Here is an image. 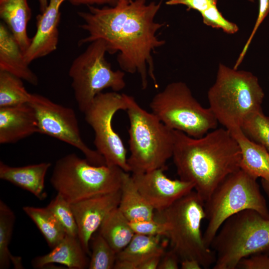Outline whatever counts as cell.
<instances>
[{
	"instance_id": "4fadbf2b",
	"label": "cell",
	"mask_w": 269,
	"mask_h": 269,
	"mask_svg": "<svg viewBox=\"0 0 269 269\" xmlns=\"http://www.w3.org/2000/svg\"><path fill=\"white\" fill-rule=\"evenodd\" d=\"M166 169L160 168L132 175L139 191L155 212L165 210L194 190L191 182L168 178L164 173Z\"/></svg>"
},
{
	"instance_id": "9a60e30c",
	"label": "cell",
	"mask_w": 269,
	"mask_h": 269,
	"mask_svg": "<svg viewBox=\"0 0 269 269\" xmlns=\"http://www.w3.org/2000/svg\"><path fill=\"white\" fill-rule=\"evenodd\" d=\"M67 0H49L46 9L36 16V31L24 53L26 62L48 55L56 50L59 41L60 7Z\"/></svg>"
},
{
	"instance_id": "e575fe53",
	"label": "cell",
	"mask_w": 269,
	"mask_h": 269,
	"mask_svg": "<svg viewBox=\"0 0 269 269\" xmlns=\"http://www.w3.org/2000/svg\"><path fill=\"white\" fill-rule=\"evenodd\" d=\"M217 0H168L165 4L168 5L182 4L187 7V10L194 9L200 13L210 7L216 5Z\"/></svg>"
},
{
	"instance_id": "d590c367",
	"label": "cell",
	"mask_w": 269,
	"mask_h": 269,
	"mask_svg": "<svg viewBox=\"0 0 269 269\" xmlns=\"http://www.w3.org/2000/svg\"><path fill=\"white\" fill-rule=\"evenodd\" d=\"M180 259L178 255L172 249L165 252L162 256L157 269H178Z\"/></svg>"
},
{
	"instance_id": "f1b7e54d",
	"label": "cell",
	"mask_w": 269,
	"mask_h": 269,
	"mask_svg": "<svg viewBox=\"0 0 269 269\" xmlns=\"http://www.w3.org/2000/svg\"><path fill=\"white\" fill-rule=\"evenodd\" d=\"M241 129L248 138L263 145L269 152V117L263 114L262 110L248 116Z\"/></svg>"
},
{
	"instance_id": "b9f144b4",
	"label": "cell",
	"mask_w": 269,
	"mask_h": 269,
	"mask_svg": "<svg viewBox=\"0 0 269 269\" xmlns=\"http://www.w3.org/2000/svg\"><path fill=\"white\" fill-rule=\"evenodd\" d=\"M249 0L250 1H251V2H254V0Z\"/></svg>"
},
{
	"instance_id": "1f68e13d",
	"label": "cell",
	"mask_w": 269,
	"mask_h": 269,
	"mask_svg": "<svg viewBox=\"0 0 269 269\" xmlns=\"http://www.w3.org/2000/svg\"><path fill=\"white\" fill-rule=\"evenodd\" d=\"M130 225L134 234L162 237L166 236L165 225L156 218L130 221Z\"/></svg>"
},
{
	"instance_id": "d6a6232c",
	"label": "cell",
	"mask_w": 269,
	"mask_h": 269,
	"mask_svg": "<svg viewBox=\"0 0 269 269\" xmlns=\"http://www.w3.org/2000/svg\"><path fill=\"white\" fill-rule=\"evenodd\" d=\"M269 12V0H259V12L256 23L250 37L247 41L244 48L243 49L235 64L234 67V69H237L238 66L241 63L258 28H259L261 23L264 20L265 18L268 14Z\"/></svg>"
},
{
	"instance_id": "60d3db41",
	"label": "cell",
	"mask_w": 269,
	"mask_h": 269,
	"mask_svg": "<svg viewBox=\"0 0 269 269\" xmlns=\"http://www.w3.org/2000/svg\"><path fill=\"white\" fill-rule=\"evenodd\" d=\"M41 12H43L48 5L49 0H38Z\"/></svg>"
},
{
	"instance_id": "8d00e7d4",
	"label": "cell",
	"mask_w": 269,
	"mask_h": 269,
	"mask_svg": "<svg viewBox=\"0 0 269 269\" xmlns=\"http://www.w3.org/2000/svg\"><path fill=\"white\" fill-rule=\"evenodd\" d=\"M67 1L74 6L106 5L112 6L116 5L119 0H67Z\"/></svg>"
},
{
	"instance_id": "d4e9b609",
	"label": "cell",
	"mask_w": 269,
	"mask_h": 269,
	"mask_svg": "<svg viewBox=\"0 0 269 269\" xmlns=\"http://www.w3.org/2000/svg\"><path fill=\"white\" fill-rule=\"evenodd\" d=\"M22 210L36 225L51 249L56 246L66 236L61 225L47 207L26 206Z\"/></svg>"
},
{
	"instance_id": "ffe728a7",
	"label": "cell",
	"mask_w": 269,
	"mask_h": 269,
	"mask_svg": "<svg viewBox=\"0 0 269 269\" xmlns=\"http://www.w3.org/2000/svg\"><path fill=\"white\" fill-rule=\"evenodd\" d=\"M241 153L240 169L257 179H269V152L263 145L248 138L241 129L230 132Z\"/></svg>"
},
{
	"instance_id": "d6986e66",
	"label": "cell",
	"mask_w": 269,
	"mask_h": 269,
	"mask_svg": "<svg viewBox=\"0 0 269 269\" xmlns=\"http://www.w3.org/2000/svg\"><path fill=\"white\" fill-rule=\"evenodd\" d=\"M78 237L66 235L49 253L38 256L31 262L35 269H42L51 264H60L69 269L88 268L89 260Z\"/></svg>"
},
{
	"instance_id": "3957f363",
	"label": "cell",
	"mask_w": 269,
	"mask_h": 269,
	"mask_svg": "<svg viewBox=\"0 0 269 269\" xmlns=\"http://www.w3.org/2000/svg\"><path fill=\"white\" fill-rule=\"evenodd\" d=\"M207 97L209 108L218 123L232 132L241 129L250 115L262 110L264 93L251 72L220 63Z\"/></svg>"
},
{
	"instance_id": "9c48e42d",
	"label": "cell",
	"mask_w": 269,
	"mask_h": 269,
	"mask_svg": "<svg viewBox=\"0 0 269 269\" xmlns=\"http://www.w3.org/2000/svg\"><path fill=\"white\" fill-rule=\"evenodd\" d=\"M149 107L166 126L194 138L216 129L218 123L209 108L202 107L181 81L167 85L154 96Z\"/></svg>"
},
{
	"instance_id": "83f0119b",
	"label": "cell",
	"mask_w": 269,
	"mask_h": 269,
	"mask_svg": "<svg viewBox=\"0 0 269 269\" xmlns=\"http://www.w3.org/2000/svg\"><path fill=\"white\" fill-rule=\"evenodd\" d=\"M89 269H113L117 260V253L99 233L92 237Z\"/></svg>"
},
{
	"instance_id": "74e56055",
	"label": "cell",
	"mask_w": 269,
	"mask_h": 269,
	"mask_svg": "<svg viewBox=\"0 0 269 269\" xmlns=\"http://www.w3.org/2000/svg\"><path fill=\"white\" fill-rule=\"evenodd\" d=\"M162 256H155L146 259L138 266L137 269H157Z\"/></svg>"
},
{
	"instance_id": "8fae6325",
	"label": "cell",
	"mask_w": 269,
	"mask_h": 269,
	"mask_svg": "<svg viewBox=\"0 0 269 269\" xmlns=\"http://www.w3.org/2000/svg\"><path fill=\"white\" fill-rule=\"evenodd\" d=\"M127 108V94L115 91L101 92L83 113L86 121L94 132L96 150L103 156L106 165L117 166L129 172L127 149L112 126L116 113Z\"/></svg>"
},
{
	"instance_id": "4dcf8cb0",
	"label": "cell",
	"mask_w": 269,
	"mask_h": 269,
	"mask_svg": "<svg viewBox=\"0 0 269 269\" xmlns=\"http://www.w3.org/2000/svg\"><path fill=\"white\" fill-rule=\"evenodd\" d=\"M200 13L203 23L208 26L221 28L228 34L235 33L239 30L237 24L228 21L222 16L216 5L210 7Z\"/></svg>"
},
{
	"instance_id": "836d02e7",
	"label": "cell",
	"mask_w": 269,
	"mask_h": 269,
	"mask_svg": "<svg viewBox=\"0 0 269 269\" xmlns=\"http://www.w3.org/2000/svg\"><path fill=\"white\" fill-rule=\"evenodd\" d=\"M237 269H269V255L261 253L244 258L240 261Z\"/></svg>"
},
{
	"instance_id": "8992f818",
	"label": "cell",
	"mask_w": 269,
	"mask_h": 269,
	"mask_svg": "<svg viewBox=\"0 0 269 269\" xmlns=\"http://www.w3.org/2000/svg\"><path fill=\"white\" fill-rule=\"evenodd\" d=\"M216 254L214 269H236L241 260L269 252V218L245 210L228 218L210 245Z\"/></svg>"
},
{
	"instance_id": "ab89813d",
	"label": "cell",
	"mask_w": 269,
	"mask_h": 269,
	"mask_svg": "<svg viewBox=\"0 0 269 269\" xmlns=\"http://www.w3.org/2000/svg\"><path fill=\"white\" fill-rule=\"evenodd\" d=\"M261 185L264 191V192L269 198V179H261Z\"/></svg>"
},
{
	"instance_id": "2e32d148",
	"label": "cell",
	"mask_w": 269,
	"mask_h": 269,
	"mask_svg": "<svg viewBox=\"0 0 269 269\" xmlns=\"http://www.w3.org/2000/svg\"><path fill=\"white\" fill-rule=\"evenodd\" d=\"M39 133L34 110L29 103L0 108V143H15Z\"/></svg>"
},
{
	"instance_id": "e0dca14e",
	"label": "cell",
	"mask_w": 269,
	"mask_h": 269,
	"mask_svg": "<svg viewBox=\"0 0 269 269\" xmlns=\"http://www.w3.org/2000/svg\"><path fill=\"white\" fill-rule=\"evenodd\" d=\"M25 61L24 52L3 22L0 23V70L36 86L39 81Z\"/></svg>"
},
{
	"instance_id": "cb8c5ba5",
	"label": "cell",
	"mask_w": 269,
	"mask_h": 269,
	"mask_svg": "<svg viewBox=\"0 0 269 269\" xmlns=\"http://www.w3.org/2000/svg\"><path fill=\"white\" fill-rule=\"evenodd\" d=\"M99 229V233L117 254L128 245L134 235L130 221L118 207L107 215Z\"/></svg>"
},
{
	"instance_id": "ac0fdd59",
	"label": "cell",
	"mask_w": 269,
	"mask_h": 269,
	"mask_svg": "<svg viewBox=\"0 0 269 269\" xmlns=\"http://www.w3.org/2000/svg\"><path fill=\"white\" fill-rule=\"evenodd\" d=\"M50 162H44L23 166H11L0 162V178L27 190L39 200L44 199L45 177Z\"/></svg>"
},
{
	"instance_id": "5b68a950",
	"label": "cell",
	"mask_w": 269,
	"mask_h": 269,
	"mask_svg": "<svg viewBox=\"0 0 269 269\" xmlns=\"http://www.w3.org/2000/svg\"><path fill=\"white\" fill-rule=\"evenodd\" d=\"M155 218L165 225L171 249L180 261L194 259L205 269L213 266L215 253L205 244L201 230V223L205 219L204 201L195 190L165 210L155 212Z\"/></svg>"
},
{
	"instance_id": "ba28073f",
	"label": "cell",
	"mask_w": 269,
	"mask_h": 269,
	"mask_svg": "<svg viewBox=\"0 0 269 269\" xmlns=\"http://www.w3.org/2000/svg\"><path fill=\"white\" fill-rule=\"evenodd\" d=\"M208 224L203 234L205 244L211 243L223 223L245 210H253L269 218V210L257 179L241 169L226 177L204 202Z\"/></svg>"
},
{
	"instance_id": "f546056e",
	"label": "cell",
	"mask_w": 269,
	"mask_h": 269,
	"mask_svg": "<svg viewBox=\"0 0 269 269\" xmlns=\"http://www.w3.org/2000/svg\"><path fill=\"white\" fill-rule=\"evenodd\" d=\"M46 207L54 215L66 235L77 237L78 227L71 204L57 193Z\"/></svg>"
},
{
	"instance_id": "7c38bea8",
	"label": "cell",
	"mask_w": 269,
	"mask_h": 269,
	"mask_svg": "<svg viewBox=\"0 0 269 269\" xmlns=\"http://www.w3.org/2000/svg\"><path fill=\"white\" fill-rule=\"evenodd\" d=\"M28 103L35 111L39 133L64 141L79 149L94 165H106L103 156L83 140L74 110L54 103L46 97L31 94Z\"/></svg>"
},
{
	"instance_id": "4316f807",
	"label": "cell",
	"mask_w": 269,
	"mask_h": 269,
	"mask_svg": "<svg viewBox=\"0 0 269 269\" xmlns=\"http://www.w3.org/2000/svg\"><path fill=\"white\" fill-rule=\"evenodd\" d=\"M31 96L21 79L0 70V108L28 103Z\"/></svg>"
},
{
	"instance_id": "5bb4252c",
	"label": "cell",
	"mask_w": 269,
	"mask_h": 269,
	"mask_svg": "<svg viewBox=\"0 0 269 269\" xmlns=\"http://www.w3.org/2000/svg\"><path fill=\"white\" fill-rule=\"evenodd\" d=\"M120 198L119 190L71 204L78 227L77 237L88 256L92 237L107 215L118 207Z\"/></svg>"
},
{
	"instance_id": "484cf974",
	"label": "cell",
	"mask_w": 269,
	"mask_h": 269,
	"mask_svg": "<svg viewBox=\"0 0 269 269\" xmlns=\"http://www.w3.org/2000/svg\"><path fill=\"white\" fill-rule=\"evenodd\" d=\"M15 217L13 211L2 200H0V269L9 267L10 263L14 269H22L23 266L20 257L12 255L9 249Z\"/></svg>"
},
{
	"instance_id": "277c9868",
	"label": "cell",
	"mask_w": 269,
	"mask_h": 269,
	"mask_svg": "<svg viewBox=\"0 0 269 269\" xmlns=\"http://www.w3.org/2000/svg\"><path fill=\"white\" fill-rule=\"evenodd\" d=\"M127 111L130 121L128 163L132 173H143L160 168L172 156L174 130L164 125L152 113L142 108L127 94Z\"/></svg>"
},
{
	"instance_id": "7402d4cb",
	"label": "cell",
	"mask_w": 269,
	"mask_h": 269,
	"mask_svg": "<svg viewBox=\"0 0 269 269\" xmlns=\"http://www.w3.org/2000/svg\"><path fill=\"white\" fill-rule=\"evenodd\" d=\"M120 190L118 208L130 221L155 218V210L143 197L127 172L123 173Z\"/></svg>"
},
{
	"instance_id": "7a4b0ae2",
	"label": "cell",
	"mask_w": 269,
	"mask_h": 269,
	"mask_svg": "<svg viewBox=\"0 0 269 269\" xmlns=\"http://www.w3.org/2000/svg\"><path fill=\"white\" fill-rule=\"evenodd\" d=\"M174 132L172 157L177 174L194 185L205 202L226 177L240 169L239 146L226 129H215L199 138Z\"/></svg>"
},
{
	"instance_id": "30bf717a",
	"label": "cell",
	"mask_w": 269,
	"mask_h": 269,
	"mask_svg": "<svg viewBox=\"0 0 269 269\" xmlns=\"http://www.w3.org/2000/svg\"><path fill=\"white\" fill-rule=\"evenodd\" d=\"M107 53L105 42L101 39L95 40L74 59L70 67L71 86L78 108L83 113L103 90L111 88L118 92L126 86L125 72L112 69L106 59Z\"/></svg>"
},
{
	"instance_id": "44dd1931",
	"label": "cell",
	"mask_w": 269,
	"mask_h": 269,
	"mask_svg": "<svg viewBox=\"0 0 269 269\" xmlns=\"http://www.w3.org/2000/svg\"><path fill=\"white\" fill-rule=\"evenodd\" d=\"M31 10L27 0H0V17L24 53L31 38L28 36L27 24Z\"/></svg>"
},
{
	"instance_id": "6da1fadb",
	"label": "cell",
	"mask_w": 269,
	"mask_h": 269,
	"mask_svg": "<svg viewBox=\"0 0 269 269\" xmlns=\"http://www.w3.org/2000/svg\"><path fill=\"white\" fill-rule=\"evenodd\" d=\"M162 3L119 0L112 6H88V11L78 12L83 20L79 27L87 32L79 45L103 40L108 53H118L122 71L139 74L142 89L147 87L148 76L157 87L152 54L165 43L156 34L164 23L155 20Z\"/></svg>"
},
{
	"instance_id": "603a6c76",
	"label": "cell",
	"mask_w": 269,
	"mask_h": 269,
	"mask_svg": "<svg viewBox=\"0 0 269 269\" xmlns=\"http://www.w3.org/2000/svg\"><path fill=\"white\" fill-rule=\"evenodd\" d=\"M161 236H148L134 234L128 245L117 255V260L130 263L134 269L153 256H162L164 247L161 243Z\"/></svg>"
},
{
	"instance_id": "f35d334b",
	"label": "cell",
	"mask_w": 269,
	"mask_h": 269,
	"mask_svg": "<svg viewBox=\"0 0 269 269\" xmlns=\"http://www.w3.org/2000/svg\"><path fill=\"white\" fill-rule=\"evenodd\" d=\"M181 269H201L202 268L200 264L194 259H184L180 261Z\"/></svg>"
},
{
	"instance_id": "52a82bcc",
	"label": "cell",
	"mask_w": 269,
	"mask_h": 269,
	"mask_svg": "<svg viewBox=\"0 0 269 269\" xmlns=\"http://www.w3.org/2000/svg\"><path fill=\"white\" fill-rule=\"evenodd\" d=\"M124 171L117 166L94 165L70 153L58 159L50 183L70 204L120 190Z\"/></svg>"
}]
</instances>
